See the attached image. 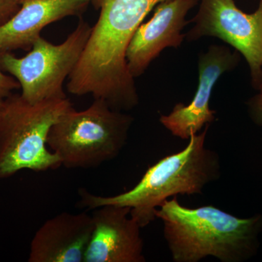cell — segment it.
<instances>
[{"label": "cell", "instance_id": "e0dca14e", "mask_svg": "<svg viewBox=\"0 0 262 262\" xmlns=\"http://www.w3.org/2000/svg\"><path fill=\"white\" fill-rule=\"evenodd\" d=\"M16 1H17V2H18V3H19V4H20V2L23 1V0H16Z\"/></svg>", "mask_w": 262, "mask_h": 262}, {"label": "cell", "instance_id": "3957f363", "mask_svg": "<svg viewBox=\"0 0 262 262\" xmlns=\"http://www.w3.org/2000/svg\"><path fill=\"white\" fill-rule=\"evenodd\" d=\"M208 127L191 136L182 151L150 166L130 190L103 196L80 189V204L91 210L104 205L128 207L131 218L144 228L156 219L157 210L170 196L202 194L221 177L220 157L206 146Z\"/></svg>", "mask_w": 262, "mask_h": 262}, {"label": "cell", "instance_id": "30bf717a", "mask_svg": "<svg viewBox=\"0 0 262 262\" xmlns=\"http://www.w3.org/2000/svg\"><path fill=\"white\" fill-rule=\"evenodd\" d=\"M94 210L83 262H145L141 227L131 218L130 208L104 205Z\"/></svg>", "mask_w": 262, "mask_h": 262}, {"label": "cell", "instance_id": "ba28073f", "mask_svg": "<svg viewBox=\"0 0 262 262\" xmlns=\"http://www.w3.org/2000/svg\"><path fill=\"white\" fill-rule=\"evenodd\" d=\"M239 56L225 46L213 45L201 55L198 61L199 83L195 95L187 105L177 103L171 113L162 115L160 121L174 136L189 139L215 119L210 108L212 91L221 76L237 64Z\"/></svg>", "mask_w": 262, "mask_h": 262}, {"label": "cell", "instance_id": "2e32d148", "mask_svg": "<svg viewBox=\"0 0 262 262\" xmlns=\"http://www.w3.org/2000/svg\"><path fill=\"white\" fill-rule=\"evenodd\" d=\"M257 89L258 90H259L260 93L262 94V66L261 70V75H260L259 83H258Z\"/></svg>", "mask_w": 262, "mask_h": 262}, {"label": "cell", "instance_id": "52a82bcc", "mask_svg": "<svg viewBox=\"0 0 262 262\" xmlns=\"http://www.w3.org/2000/svg\"><path fill=\"white\" fill-rule=\"evenodd\" d=\"M194 26L185 34L189 40L220 38L246 58L253 85L257 89L262 66V0L253 13H244L234 0H200Z\"/></svg>", "mask_w": 262, "mask_h": 262}, {"label": "cell", "instance_id": "9c48e42d", "mask_svg": "<svg viewBox=\"0 0 262 262\" xmlns=\"http://www.w3.org/2000/svg\"><path fill=\"white\" fill-rule=\"evenodd\" d=\"M199 0H170L158 5L154 15L134 33L126 51L127 69L134 79L143 75L165 48H179L185 34L186 17Z\"/></svg>", "mask_w": 262, "mask_h": 262}, {"label": "cell", "instance_id": "7a4b0ae2", "mask_svg": "<svg viewBox=\"0 0 262 262\" xmlns=\"http://www.w3.org/2000/svg\"><path fill=\"white\" fill-rule=\"evenodd\" d=\"M164 238L174 262H198L213 256L222 262H243L256 254L262 215L238 218L213 206L189 208L177 196L157 210Z\"/></svg>", "mask_w": 262, "mask_h": 262}, {"label": "cell", "instance_id": "6da1fadb", "mask_svg": "<svg viewBox=\"0 0 262 262\" xmlns=\"http://www.w3.org/2000/svg\"><path fill=\"white\" fill-rule=\"evenodd\" d=\"M170 0H94L99 18L67 84L77 96L91 95L112 107L130 110L139 98L127 69L126 51L134 33L158 5Z\"/></svg>", "mask_w": 262, "mask_h": 262}, {"label": "cell", "instance_id": "277c9868", "mask_svg": "<svg viewBox=\"0 0 262 262\" xmlns=\"http://www.w3.org/2000/svg\"><path fill=\"white\" fill-rule=\"evenodd\" d=\"M72 107L67 98L32 103L13 94L0 103V181L22 170L44 172L61 166L48 147V138Z\"/></svg>", "mask_w": 262, "mask_h": 262}, {"label": "cell", "instance_id": "8fae6325", "mask_svg": "<svg viewBox=\"0 0 262 262\" xmlns=\"http://www.w3.org/2000/svg\"><path fill=\"white\" fill-rule=\"evenodd\" d=\"M94 231L92 215L63 212L46 221L31 241L29 262H83Z\"/></svg>", "mask_w": 262, "mask_h": 262}, {"label": "cell", "instance_id": "9a60e30c", "mask_svg": "<svg viewBox=\"0 0 262 262\" xmlns=\"http://www.w3.org/2000/svg\"><path fill=\"white\" fill-rule=\"evenodd\" d=\"M249 108L253 120L257 123L262 124V94L261 93L250 101Z\"/></svg>", "mask_w": 262, "mask_h": 262}, {"label": "cell", "instance_id": "4fadbf2b", "mask_svg": "<svg viewBox=\"0 0 262 262\" xmlns=\"http://www.w3.org/2000/svg\"><path fill=\"white\" fill-rule=\"evenodd\" d=\"M20 88L18 81L11 75H5L0 67V103Z\"/></svg>", "mask_w": 262, "mask_h": 262}, {"label": "cell", "instance_id": "5b68a950", "mask_svg": "<svg viewBox=\"0 0 262 262\" xmlns=\"http://www.w3.org/2000/svg\"><path fill=\"white\" fill-rule=\"evenodd\" d=\"M134 122L130 115L96 98L89 107H73L51 127L49 149L67 168H93L111 161L126 145Z\"/></svg>", "mask_w": 262, "mask_h": 262}, {"label": "cell", "instance_id": "8992f818", "mask_svg": "<svg viewBox=\"0 0 262 262\" xmlns=\"http://www.w3.org/2000/svg\"><path fill=\"white\" fill-rule=\"evenodd\" d=\"M92 27L83 20L61 44L40 37L25 56L0 52V67L18 81L21 96L29 103L67 98L63 83L75 70Z\"/></svg>", "mask_w": 262, "mask_h": 262}, {"label": "cell", "instance_id": "7c38bea8", "mask_svg": "<svg viewBox=\"0 0 262 262\" xmlns=\"http://www.w3.org/2000/svg\"><path fill=\"white\" fill-rule=\"evenodd\" d=\"M94 0H23L20 8L0 27V52L31 49L45 27L79 14Z\"/></svg>", "mask_w": 262, "mask_h": 262}, {"label": "cell", "instance_id": "5bb4252c", "mask_svg": "<svg viewBox=\"0 0 262 262\" xmlns=\"http://www.w3.org/2000/svg\"><path fill=\"white\" fill-rule=\"evenodd\" d=\"M19 8L20 4L16 0H0V27L7 23Z\"/></svg>", "mask_w": 262, "mask_h": 262}]
</instances>
